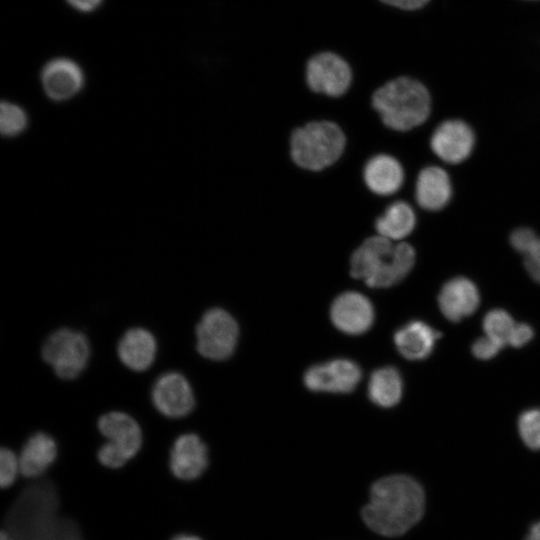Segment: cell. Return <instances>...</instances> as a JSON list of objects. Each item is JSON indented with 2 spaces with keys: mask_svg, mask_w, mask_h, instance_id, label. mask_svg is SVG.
Returning <instances> with one entry per match:
<instances>
[{
  "mask_svg": "<svg viewBox=\"0 0 540 540\" xmlns=\"http://www.w3.org/2000/svg\"><path fill=\"white\" fill-rule=\"evenodd\" d=\"M533 337V330L532 328L525 324V323H519L515 325L511 336L508 340V345L513 347H521L525 344H527L531 338Z\"/></svg>",
  "mask_w": 540,
  "mask_h": 540,
  "instance_id": "cell-31",
  "label": "cell"
},
{
  "mask_svg": "<svg viewBox=\"0 0 540 540\" xmlns=\"http://www.w3.org/2000/svg\"><path fill=\"white\" fill-rule=\"evenodd\" d=\"M480 300L477 285L464 275L447 279L442 284L437 296L440 311L453 322H458L472 315L477 310Z\"/></svg>",
  "mask_w": 540,
  "mask_h": 540,
  "instance_id": "cell-15",
  "label": "cell"
},
{
  "mask_svg": "<svg viewBox=\"0 0 540 540\" xmlns=\"http://www.w3.org/2000/svg\"><path fill=\"white\" fill-rule=\"evenodd\" d=\"M346 146L342 128L333 121L315 120L294 129L290 135V157L298 167L319 172L337 162Z\"/></svg>",
  "mask_w": 540,
  "mask_h": 540,
  "instance_id": "cell-4",
  "label": "cell"
},
{
  "mask_svg": "<svg viewBox=\"0 0 540 540\" xmlns=\"http://www.w3.org/2000/svg\"><path fill=\"white\" fill-rule=\"evenodd\" d=\"M74 9L82 13H89L96 10L103 0H66Z\"/></svg>",
  "mask_w": 540,
  "mask_h": 540,
  "instance_id": "cell-32",
  "label": "cell"
},
{
  "mask_svg": "<svg viewBox=\"0 0 540 540\" xmlns=\"http://www.w3.org/2000/svg\"><path fill=\"white\" fill-rule=\"evenodd\" d=\"M362 378L360 366L339 358L308 368L303 377L305 386L313 392L350 393Z\"/></svg>",
  "mask_w": 540,
  "mask_h": 540,
  "instance_id": "cell-11",
  "label": "cell"
},
{
  "mask_svg": "<svg viewBox=\"0 0 540 540\" xmlns=\"http://www.w3.org/2000/svg\"><path fill=\"white\" fill-rule=\"evenodd\" d=\"M526 540H540V521L531 527Z\"/></svg>",
  "mask_w": 540,
  "mask_h": 540,
  "instance_id": "cell-34",
  "label": "cell"
},
{
  "mask_svg": "<svg viewBox=\"0 0 540 540\" xmlns=\"http://www.w3.org/2000/svg\"><path fill=\"white\" fill-rule=\"evenodd\" d=\"M370 105L387 128L406 133L431 120L433 98L427 85L410 75H398L377 86Z\"/></svg>",
  "mask_w": 540,
  "mask_h": 540,
  "instance_id": "cell-2",
  "label": "cell"
},
{
  "mask_svg": "<svg viewBox=\"0 0 540 540\" xmlns=\"http://www.w3.org/2000/svg\"><path fill=\"white\" fill-rule=\"evenodd\" d=\"M417 227V213L413 206L403 199L390 203L374 224L376 234L394 242L406 241Z\"/></svg>",
  "mask_w": 540,
  "mask_h": 540,
  "instance_id": "cell-20",
  "label": "cell"
},
{
  "mask_svg": "<svg viewBox=\"0 0 540 540\" xmlns=\"http://www.w3.org/2000/svg\"><path fill=\"white\" fill-rule=\"evenodd\" d=\"M20 474L18 456L9 448L0 450V486L2 489L10 488Z\"/></svg>",
  "mask_w": 540,
  "mask_h": 540,
  "instance_id": "cell-27",
  "label": "cell"
},
{
  "mask_svg": "<svg viewBox=\"0 0 540 540\" xmlns=\"http://www.w3.org/2000/svg\"><path fill=\"white\" fill-rule=\"evenodd\" d=\"M157 351L154 335L147 329L133 327L120 338L117 354L121 362L129 369L142 372L153 363Z\"/></svg>",
  "mask_w": 540,
  "mask_h": 540,
  "instance_id": "cell-18",
  "label": "cell"
},
{
  "mask_svg": "<svg viewBox=\"0 0 540 540\" xmlns=\"http://www.w3.org/2000/svg\"><path fill=\"white\" fill-rule=\"evenodd\" d=\"M424 507L421 485L410 476L395 474L383 477L371 486L370 499L361 516L375 533L396 537L421 519Z\"/></svg>",
  "mask_w": 540,
  "mask_h": 540,
  "instance_id": "cell-1",
  "label": "cell"
},
{
  "mask_svg": "<svg viewBox=\"0 0 540 540\" xmlns=\"http://www.w3.org/2000/svg\"><path fill=\"white\" fill-rule=\"evenodd\" d=\"M362 174L366 187L378 196L396 194L405 182L403 165L396 157L386 153L370 157Z\"/></svg>",
  "mask_w": 540,
  "mask_h": 540,
  "instance_id": "cell-17",
  "label": "cell"
},
{
  "mask_svg": "<svg viewBox=\"0 0 540 540\" xmlns=\"http://www.w3.org/2000/svg\"><path fill=\"white\" fill-rule=\"evenodd\" d=\"M519 435L527 447L540 449V408L524 411L518 419Z\"/></svg>",
  "mask_w": 540,
  "mask_h": 540,
  "instance_id": "cell-25",
  "label": "cell"
},
{
  "mask_svg": "<svg viewBox=\"0 0 540 540\" xmlns=\"http://www.w3.org/2000/svg\"><path fill=\"white\" fill-rule=\"evenodd\" d=\"M0 540H18L11 532L3 528L0 533Z\"/></svg>",
  "mask_w": 540,
  "mask_h": 540,
  "instance_id": "cell-35",
  "label": "cell"
},
{
  "mask_svg": "<svg viewBox=\"0 0 540 540\" xmlns=\"http://www.w3.org/2000/svg\"><path fill=\"white\" fill-rule=\"evenodd\" d=\"M354 67L341 53L324 49L313 53L304 66V84L317 95L340 98L352 88Z\"/></svg>",
  "mask_w": 540,
  "mask_h": 540,
  "instance_id": "cell-6",
  "label": "cell"
},
{
  "mask_svg": "<svg viewBox=\"0 0 540 540\" xmlns=\"http://www.w3.org/2000/svg\"><path fill=\"white\" fill-rule=\"evenodd\" d=\"M57 456L55 440L45 432H36L24 443L18 456L20 475L38 479L54 463Z\"/></svg>",
  "mask_w": 540,
  "mask_h": 540,
  "instance_id": "cell-19",
  "label": "cell"
},
{
  "mask_svg": "<svg viewBox=\"0 0 540 540\" xmlns=\"http://www.w3.org/2000/svg\"><path fill=\"white\" fill-rule=\"evenodd\" d=\"M43 360L63 380H72L86 368L90 345L85 334L71 328L52 332L41 348Z\"/></svg>",
  "mask_w": 540,
  "mask_h": 540,
  "instance_id": "cell-8",
  "label": "cell"
},
{
  "mask_svg": "<svg viewBox=\"0 0 540 540\" xmlns=\"http://www.w3.org/2000/svg\"><path fill=\"white\" fill-rule=\"evenodd\" d=\"M84 73L80 65L67 57L49 60L41 71V84L46 95L54 101L72 98L84 85Z\"/></svg>",
  "mask_w": 540,
  "mask_h": 540,
  "instance_id": "cell-16",
  "label": "cell"
},
{
  "mask_svg": "<svg viewBox=\"0 0 540 540\" xmlns=\"http://www.w3.org/2000/svg\"><path fill=\"white\" fill-rule=\"evenodd\" d=\"M540 238V233L532 226L519 224L514 226L507 235V242L512 251L523 258L534 248Z\"/></svg>",
  "mask_w": 540,
  "mask_h": 540,
  "instance_id": "cell-24",
  "label": "cell"
},
{
  "mask_svg": "<svg viewBox=\"0 0 540 540\" xmlns=\"http://www.w3.org/2000/svg\"><path fill=\"white\" fill-rule=\"evenodd\" d=\"M151 399L154 407L168 418H182L195 405L192 387L185 376L171 371L160 375L153 384Z\"/></svg>",
  "mask_w": 540,
  "mask_h": 540,
  "instance_id": "cell-12",
  "label": "cell"
},
{
  "mask_svg": "<svg viewBox=\"0 0 540 540\" xmlns=\"http://www.w3.org/2000/svg\"><path fill=\"white\" fill-rule=\"evenodd\" d=\"M380 4L402 12H415L426 7L431 0H377Z\"/></svg>",
  "mask_w": 540,
  "mask_h": 540,
  "instance_id": "cell-30",
  "label": "cell"
},
{
  "mask_svg": "<svg viewBox=\"0 0 540 540\" xmlns=\"http://www.w3.org/2000/svg\"><path fill=\"white\" fill-rule=\"evenodd\" d=\"M524 1H538V0H524Z\"/></svg>",
  "mask_w": 540,
  "mask_h": 540,
  "instance_id": "cell-36",
  "label": "cell"
},
{
  "mask_svg": "<svg viewBox=\"0 0 540 540\" xmlns=\"http://www.w3.org/2000/svg\"><path fill=\"white\" fill-rule=\"evenodd\" d=\"M101 435L106 438L97 452L99 463L108 469H119L141 449L143 435L137 421L127 413L110 411L97 422Z\"/></svg>",
  "mask_w": 540,
  "mask_h": 540,
  "instance_id": "cell-5",
  "label": "cell"
},
{
  "mask_svg": "<svg viewBox=\"0 0 540 540\" xmlns=\"http://www.w3.org/2000/svg\"><path fill=\"white\" fill-rule=\"evenodd\" d=\"M403 393V380L398 369L385 366L376 369L371 374L367 394L375 405L382 408L395 406Z\"/></svg>",
  "mask_w": 540,
  "mask_h": 540,
  "instance_id": "cell-22",
  "label": "cell"
},
{
  "mask_svg": "<svg viewBox=\"0 0 540 540\" xmlns=\"http://www.w3.org/2000/svg\"><path fill=\"white\" fill-rule=\"evenodd\" d=\"M169 540H203L199 535L190 532L174 534Z\"/></svg>",
  "mask_w": 540,
  "mask_h": 540,
  "instance_id": "cell-33",
  "label": "cell"
},
{
  "mask_svg": "<svg viewBox=\"0 0 540 540\" xmlns=\"http://www.w3.org/2000/svg\"><path fill=\"white\" fill-rule=\"evenodd\" d=\"M417 259V249L408 241L394 242L375 234L352 252L349 273L371 288H389L412 272Z\"/></svg>",
  "mask_w": 540,
  "mask_h": 540,
  "instance_id": "cell-3",
  "label": "cell"
},
{
  "mask_svg": "<svg viewBox=\"0 0 540 540\" xmlns=\"http://www.w3.org/2000/svg\"><path fill=\"white\" fill-rule=\"evenodd\" d=\"M374 307L371 301L357 291L339 294L330 307V318L334 326L348 335H360L368 331L374 322Z\"/></svg>",
  "mask_w": 540,
  "mask_h": 540,
  "instance_id": "cell-13",
  "label": "cell"
},
{
  "mask_svg": "<svg viewBox=\"0 0 540 540\" xmlns=\"http://www.w3.org/2000/svg\"><path fill=\"white\" fill-rule=\"evenodd\" d=\"M482 325L486 336L505 346L516 323L507 311L497 308L486 313Z\"/></svg>",
  "mask_w": 540,
  "mask_h": 540,
  "instance_id": "cell-23",
  "label": "cell"
},
{
  "mask_svg": "<svg viewBox=\"0 0 540 540\" xmlns=\"http://www.w3.org/2000/svg\"><path fill=\"white\" fill-rule=\"evenodd\" d=\"M196 349L204 358L223 361L237 346L239 327L233 316L218 307L207 310L195 327Z\"/></svg>",
  "mask_w": 540,
  "mask_h": 540,
  "instance_id": "cell-9",
  "label": "cell"
},
{
  "mask_svg": "<svg viewBox=\"0 0 540 540\" xmlns=\"http://www.w3.org/2000/svg\"><path fill=\"white\" fill-rule=\"evenodd\" d=\"M27 117L24 110L13 103L2 102L0 112L1 133L6 136H14L24 130Z\"/></svg>",
  "mask_w": 540,
  "mask_h": 540,
  "instance_id": "cell-26",
  "label": "cell"
},
{
  "mask_svg": "<svg viewBox=\"0 0 540 540\" xmlns=\"http://www.w3.org/2000/svg\"><path fill=\"white\" fill-rule=\"evenodd\" d=\"M522 264L526 274L540 284V238L530 253L522 258Z\"/></svg>",
  "mask_w": 540,
  "mask_h": 540,
  "instance_id": "cell-29",
  "label": "cell"
},
{
  "mask_svg": "<svg viewBox=\"0 0 540 540\" xmlns=\"http://www.w3.org/2000/svg\"><path fill=\"white\" fill-rule=\"evenodd\" d=\"M208 463L207 446L197 434L185 433L175 439L169 453V470L176 479L196 480Z\"/></svg>",
  "mask_w": 540,
  "mask_h": 540,
  "instance_id": "cell-14",
  "label": "cell"
},
{
  "mask_svg": "<svg viewBox=\"0 0 540 540\" xmlns=\"http://www.w3.org/2000/svg\"><path fill=\"white\" fill-rule=\"evenodd\" d=\"M440 334L420 320H413L400 327L394 334L398 352L408 360H423L433 351Z\"/></svg>",
  "mask_w": 540,
  "mask_h": 540,
  "instance_id": "cell-21",
  "label": "cell"
},
{
  "mask_svg": "<svg viewBox=\"0 0 540 540\" xmlns=\"http://www.w3.org/2000/svg\"><path fill=\"white\" fill-rule=\"evenodd\" d=\"M455 196L452 173L439 164H426L417 173L414 199L418 207L435 214L447 209Z\"/></svg>",
  "mask_w": 540,
  "mask_h": 540,
  "instance_id": "cell-10",
  "label": "cell"
},
{
  "mask_svg": "<svg viewBox=\"0 0 540 540\" xmlns=\"http://www.w3.org/2000/svg\"><path fill=\"white\" fill-rule=\"evenodd\" d=\"M503 347V344L485 335L472 344V353L478 359L488 360L493 358Z\"/></svg>",
  "mask_w": 540,
  "mask_h": 540,
  "instance_id": "cell-28",
  "label": "cell"
},
{
  "mask_svg": "<svg viewBox=\"0 0 540 540\" xmlns=\"http://www.w3.org/2000/svg\"><path fill=\"white\" fill-rule=\"evenodd\" d=\"M430 153L441 163L458 167L474 154L478 135L474 126L461 117H447L436 122L427 139Z\"/></svg>",
  "mask_w": 540,
  "mask_h": 540,
  "instance_id": "cell-7",
  "label": "cell"
}]
</instances>
